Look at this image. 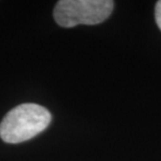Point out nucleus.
Listing matches in <instances>:
<instances>
[{
    "label": "nucleus",
    "mask_w": 161,
    "mask_h": 161,
    "mask_svg": "<svg viewBox=\"0 0 161 161\" xmlns=\"http://www.w3.org/2000/svg\"><path fill=\"white\" fill-rule=\"evenodd\" d=\"M51 121L46 108L37 104H21L12 109L0 124V137L8 143H20L43 132Z\"/></svg>",
    "instance_id": "nucleus-1"
},
{
    "label": "nucleus",
    "mask_w": 161,
    "mask_h": 161,
    "mask_svg": "<svg viewBox=\"0 0 161 161\" xmlns=\"http://www.w3.org/2000/svg\"><path fill=\"white\" fill-rule=\"evenodd\" d=\"M113 8L111 0H61L54 6L53 18L62 27L95 25L104 22Z\"/></svg>",
    "instance_id": "nucleus-2"
},
{
    "label": "nucleus",
    "mask_w": 161,
    "mask_h": 161,
    "mask_svg": "<svg viewBox=\"0 0 161 161\" xmlns=\"http://www.w3.org/2000/svg\"><path fill=\"white\" fill-rule=\"evenodd\" d=\"M155 19H156V23L158 25V27L161 31V0L157 1L156 3V8H155Z\"/></svg>",
    "instance_id": "nucleus-3"
}]
</instances>
